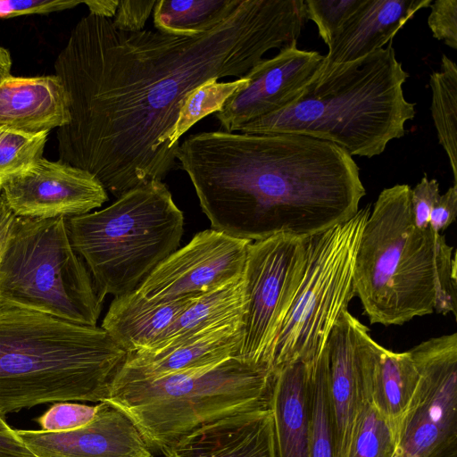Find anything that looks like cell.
<instances>
[{
	"label": "cell",
	"instance_id": "obj_1",
	"mask_svg": "<svg viewBox=\"0 0 457 457\" xmlns=\"http://www.w3.org/2000/svg\"><path fill=\"white\" fill-rule=\"evenodd\" d=\"M305 21L303 0H242L194 37L120 31L89 13L54 63L71 115L56 132L60 161L117 198L162 181L178 166L170 145L185 97L208 80L245 77L268 51L296 42Z\"/></svg>",
	"mask_w": 457,
	"mask_h": 457
},
{
	"label": "cell",
	"instance_id": "obj_2",
	"mask_svg": "<svg viewBox=\"0 0 457 457\" xmlns=\"http://www.w3.org/2000/svg\"><path fill=\"white\" fill-rule=\"evenodd\" d=\"M212 229L251 242L308 237L356 214L360 170L340 146L297 134H192L176 150Z\"/></svg>",
	"mask_w": 457,
	"mask_h": 457
},
{
	"label": "cell",
	"instance_id": "obj_3",
	"mask_svg": "<svg viewBox=\"0 0 457 457\" xmlns=\"http://www.w3.org/2000/svg\"><path fill=\"white\" fill-rule=\"evenodd\" d=\"M409 77L392 42L357 60L323 62L298 96L278 111L239 128L245 134H297L371 158L403 137L414 118L403 85Z\"/></svg>",
	"mask_w": 457,
	"mask_h": 457
},
{
	"label": "cell",
	"instance_id": "obj_4",
	"mask_svg": "<svg viewBox=\"0 0 457 457\" xmlns=\"http://www.w3.org/2000/svg\"><path fill=\"white\" fill-rule=\"evenodd\" d=\"M127 356L101 327L0 303V413L104 402Z\"/></svg>",
	"mask_w": 457,
	"mask_h": 457
},
{
	"label": "cell",
	"instance_id": "obj_5",
	"mask_svg": "<svg viewBox=\"0 0 457 457\" xmlns=\"http://www.w3.org/2000/svg\"><path fill=\"white\" fill-rule=\"evenodd\" d=\"M411 191L406 184L382 190L362 229L353 286L370 324L403 325L434 312L440 234L415 227Z\"/></svg>",
	"mask_w": 457,
	"mask_h": 457
},
{
	"label": "cell",
	"instance_id": "obj_6",
	"mask_svg": "<svg viewBox=\"0 0 457 457\" xmlns=\"http://www.w3.org/2000/svg\"><path fill=\"white\" fill-rule=\"evenodd\" d=\"M273 371L231 357L153 379L113 381L104 401L162 453L202 426L270 406Z\"/></svg>",
	"mask_w": 457,
	"mask_h": 457
},
{
	"label": "cell",
	"instance_id": "obj_7",
	"mask_svg": "<svg viewBox=\"0 0 457 457\" xmlns=\"http://www.w3.org/2000/svg\"><path fill=\"white\" fill-rule=\"evenodd\" d=\"M66 226L73 249L104 299L137 290L179 249L184 216L167 186L151 180L101 211L66 219Z\"/></svg>",
	"mask_w": 457,
	"mask_h": 457
},
{
	"label": "cell",
	"instance_id": "obj_8",
	"mask_svg": "<svg viewBox=\"0 0 457 457\" xmlns=\"http://www.w3.org/2000/svg\"><path fill=\"white\" fill-rule=\"evenodd\" d=\"M103 302L65 218L13 216L0 260L1 303L94 327Z\"/></svg>",
	"mask_w": 457,
	"mask_h": 457
},
{
	"label": "cell",
	"instance_id": "obj_9",
	"mask_svg": "<svg viewBox=\"0 0 457 457\" xmlns=\"http://www.w3.org/2000/svg\"><path fill=\"white\" fill-rule=\"evenodd\" d=\"M369 205L348 220L307 237L303 275L278 331L272 371L286 364L313 363L355 296L357 248Z\"/></svg>",
	"mask_w": 457,
	"mask_h": 457
},
{
	"label": "cell",
	"instance_id": "obj_10",
	"mask_svg": "<svg viewBox=\"0 0 457 457\" xmlns=\"http://www.w3.org/2000/svg\"><path fill=\"white\" fill-rule=\"evenodd\" d=\"M307 237L252 242L243 271L246 297L237 358L272 371L273 348L304 272Z\"/></svg>",
	"mask_w": 457,
	"mask_h": 457
},
{
	"label": "cell",
	"instance_id": "obj_11",
	"mask_svg": "<svg viewBox=\"0 0 457 457\" xmlns=\"http://www.w3.org/2000/svg\"><path fill=\"white\" fill-rule=\"evenodd\" d=\"M419 373L394 457H457V333L409 350Z\"/></svg>",
	"mask_w": 457,
	"mask_h": 457
},
{
	"label": "cell",
	"instance_id": "obj_12",
	"mask_svg": "<svg viewBox=\"0 0 457 457\" xmlns=\"http://www.w3.org/2000/svg\"><path fill=\"white\" fill-rule=\"evenodd\" d=\"M251 241L215 229L195 234L162 261L136 290L155 302L199 296L243 276Z\"/></svg>",
	"mask_w": 457,
	"mask_h": 457
},
{
	"label": "cell",
	"instance_id": "obj_13",
	"mask_svg": "<svg viewBox=\"0 0 457 457\" xmlns=\"http://www.w3.org/2000/svg\"><path fill=\"white\" fill-rule=\"evenodd\" d=\"M0 193L15 216L31 219L80 216L108 200L107 191L93 174L43 157L7 180Z\"/></svg>",
	"mask_w": 457,
	"mask_h": 457
},
{
	"label": "cell",
	"instance_id": "obj_14",
	"mask_svg": "<svg viewBox=\"0 0 457 457\" xmlns=\"http://www.w3.org/2000/svg\"><path fill=\"white\" fill-rule=\"evenodd\" d=\"M324 55L301 50L296 42L284 46L273 57L262 60L245 76L238 88L215 112L227 132L280 110L291 103L323 62Z\"/></svg>",
	"mask_w": 457,
	"mask_h": 457
},
{
	"label": "cell",
	"instance_id": "obj_15",
	"mask_svg": "<svg viewBox=\"0 0 457 457\" xmlns=\"http://www.w3.org/2000/svg\"><path fill=\"white\" fill-rule=\"evenodd\" d=\"M349 312L331 330L320 353L326 372L327 402L334 457H347L358 406L365 353L372 337Z\"/></svg>",
	"mask_w": 457,
	"mask_h": 457
},
{
	"label": "cell",
	"instance_id": "obj_16",
	"mask_svg": "<svg viewBox=\"0 0 457 457\" xmlns=\"http://www.w3.org/2000/svg\"><path fill=\"white\" fill-rule=\"evenodd\" d=\"M93 420L67 432L16 429L37 457H152L131 420L106 402Z\"/></svg>",
	"mask_w": 457,
	"mask_h": 457
},
{
	"label": "cell",
	"instance_id": "obj_17",
	"mask_svg": "<svg viewBox=\"0 0 457 457\" xmlns=\"http://www.w3.org/2000/svg\"><path fill=\"white\" fill-rule=\"evenodd\" d=\"M162 453L164 457H278L270 406L202 426Z\"/></svg>",
	"mask_w": 457,
	"mask_h": 457
},
{
	"label": "cell",
	"instance_id": "obj_18",
	"mask_svg": "<svg viewBox=\"0 0 457 457\" xmlns=\"http://www.w3.org/2000/svg\"><path fill=\"white\" fill-rule=\"evenodd\" d=\"M242 339L240 321L205 330L161 351L130 353L113 381L153 379L214 366L237 357Z\"/></svg>",
	"mask_w": 457,
	"mask_h": 457
},
{
	"label": "cell",
	"instance_id": "obj_19",
	"mask_svg": "<svg viewBox=\"0 0 457 457\" xmlns=\"http://www.w3.org/2000/svg\"><path fill=\"white\" fill-rule=\"evenodd\" d=\"M70 120L68 94L56 74L11 76L0 84V128L37 135Z\"/></svg>",
	"mask_w": 457,
	"mask_h": 457
},
{
	"label": "cell",
	"instance_id": "obj_20",
	"mask_svg": "<svg viewBox=\"0 0 457 457\" xmlns=\"http://www.w3.org/2000/svg\"><path fill=\"white\" fill-rule=\"evenodd\" d=\"M432 0H362L336 32L327 62L357 60L383 48L415 13Z\"/></svg>",
	"mask_w": 457,
	"mask_h": 457
},
{
	"label": "cell",
	"instance_id": "obj_21",
	"mask_svg": "<svg viewBox=\"0 0 457 457\" xmlns=\"http://www.w3.org/2000/svg\"><path fill=\"white\" fill-rule=\"evenodd\" d=\"M312 363L296 361L273 370L270 409L278 457H310V381Z\"/></svg>",
	"mask_w": 457,
	"mask_h": 457
},
{
	"label": "cell",
	"instance_id": "obj_22",
	"mask_svg": "<svg viewBox=\"0 0 457 457\" xmlns=\"http://www.w3.org/2000/svg\"><path fill=\"white\" fill-rule=\"evenodd\" d=\"M419 380L409 353L390 351L372 340L365 353L360 387L378 411L400 428Z\"/></svg>",
	"mask_w": 457,
	"mask_h": 457
},
{
	"label": "cell",
	"instance_id": "obj_23",
	"mask_svg": "<svg viewBox=\"0 0 457 457\" xmlns=\"http://www.w3.org/2000/svg\"><path fill=\"white\" fill-rule=\"evenodd\" d=\"M196 297L155 302L135 290L114 297L101 328L128 353L142 351L149 347Z\"/></svg>",
	"mask_w": 457,
	"mask_h": 457
},
{
	"label": "cell",
	"instance_id": "obj_24",
	"mask_svg": "<svg viewBox=\"0 0 457 457\" xmlns=\"http://www.w3.org/2000/svg\"><path fill=\"white\" fill-rule=\"evenodd\" d=\"M245 304L242 276L197 296L149 347L142 351H161L205 330L243 321Z\"/></svg>",
	"mask_w": 457,
	"mask_h": 457
},
{
	"label": "cell",
	"instance_id": "obj_25",
	"mask_svg": "<svg viewBox=\"0 0 457 457\" xmlns=\"http://www.w3.org/2000/svg\"><path fill=\"white\" fill-rule=\"evenodd\" d=\"M242 0H156L157 30L184 37L208 32L225 21Z\"/></svg>",
	"mask_w": 457,
	"mask_h": 457
},
{
	"label": "cell",
	"instance_id": "obj_26",
	"mask_svg": "<svg viewBox=\"0 0 457 457\" xmlns=\"http://www.w3.org/2000/svg\"><path fill=\"white\" fill-rule=\"evenodd\" d=\"M431 115L440 145L445 151L454 184L457 181V65L442 55L438 71L430 74Z\"/></svg>",
	"mask_w": 457,
	"mask_h": 457
},
{
	"label": "cell",
	"instance_id": "obj_27",
	"mask_svg": "<svg viewBox=\"0 0 457 457\" xmlns=\"http://www.w3.org/2000/svg\"><path fill=\"white\" fill-rule=\"evenodd\" d=\"M399 428L386 420L360 387L347 457H394Z\"/></svg>",
	"mask_w": 457,
	"mask_h": 457
},
{
	"label": "cell",
	"instance_id": "obj_28",
	"mask_svg": "<svg viewBox=\"0 0 457 457\" xmlns=\"http://www.w3.org/2000/svg\"><path fill=\"white\" fill-rule=\"evenodd\" d=\"M246 84L247 79L245 77L227 82L212 79L192 90L180 105L170 137V148L177 149L181 136L204 117L219 112L225 102Z\"/></svg>",
	"mask_w": 457,
	"mask_h": 457
},
{
	"label": "cell",
	"instance_id": "obj_29",
	"mask_svg": "<svg viewBox=\"0 0 457 457\" xmlns=\"http://www.w3.org/2000/svg\"><path fill=\"white\" fill-rule=\"evenodd\" d=\"M309 420L310 457H334L327 402L326 372L320 355L312 365Z\"/></svg>",
	"mask_w": 457,
	"mask_h": 457
},
{
	"label": "cell",
	"instance_id": "obj_30",
	"mask_svg": "<svg viewBox=\"0 0 457 457\" xmlns=\"http://www.w3.org/2000/svg\"><path fill=\"white\" fill-rule=\"evenodd\" d=\"M48 133L29 135L0 128V187L42 157Z\"/></svg>",
	"mask_w": 457,
	"mask_h": 457
},
{
	"label": "cell",
	"instance_id": "obj_31",
	"mask_svg": "<svg viewBox=\"0 0 457 457\" xmlns=\"http://www.w3.org/2000/svg\"><path fill=\"white\" fill-rule=\"evenodd\" d=\"M436 287L434 312L446 315H457V266L456 254L444 235L436 242Z\"/></svg>",
	"mask_w": 457,
	"mask_h": 457
},
{
	"label": "cell",
	"instance_id": "obj_32",
	"mask_svg": "<svg viewBox=\"0 0 457 457\" xmlns=\"http://www.w3.org/2000/svg\"><path fill=\"white\" fill-rule=\"evenodd\" d=\"M362 0H307L306 20L312 21L320 37L328 46L336 32Z\"/></svg>",
	"mask_w": 457,
	"mask_h": 457
},
{
	"label": "cell",
	"instance_id": "obj_33",
	"mask_svg": "<svg viewBox=\"0 0 457 457\" xmlns=\"http://www.w3.org/2000/svg\"><path fill=\"white\" fill-rule=\"evenodd\" d=\"M97 406L70 402L54 403L36 419L46 432H67L89 423L96 415Z\"/></svg>",
	"mask_w": 457,
	"mask_h": 457
},
{
	"label": "cell",
	"instance_id": "obj_34",
	"mask_svg": "<svg viewBox=\"0 0 457 457\" xmlns=\"http://www.w3.org/2000/svg\"><path fill=\"white\" fill-rule=\"evenodd\" d=\"M428 25L433 37L457 49V0H436L429 5Z\"/></svg>",
	"mask_w": 457,
	"mask_h": 457
},
{
	"label": "cell",
	"instance_id": "obj_35",
	"mask_svg": "<svg viewBox=\"0 0 457 457\" xmlns=\"http://www.w3.org/2000/svg\"><path fill=\"white\" fill-rule=\"evenodd\" d=\"M439 184L436 179L424 176L411 191V209L414 225L420 230L429 228V217L437 201Z\"/></svg>",
	"mask_w": 457,
	"mask_h": 457
},
{
	"label": "cell",
	"instance_id": "obj_36",
	"mask_svg": "<svg viewBox=\"0 0 457 457\" xmlns=\"http://www.w3.org/2000/svg\"><path fill=\"white\" fill-rule=\"evenodd\" d=\"M156 0H119L113 17V26L125 32L143 30L147 19L154 11Z\"/></svg>",
	"mask_w": 457,
	"mask_h": 457
},
{
	"label": "cell",
	"instance_id": "obj_37",
	"mask_svg": "<svg viewBox=\"0 0 457 457\" xmlns=\"http://www.w3.org/2000/svg\"><path fill=\"white\" fill-rule=\"evenodd\" d=\"M83 4L74 0H0V18L46 14Z\"/></svg>",
	"mask_w": 457,
	"mask_h": 457
},
{
	"label": "cell",
	"instance_id": "obj_38",
	"mask_svg": "<svg viewBox=\"0 0 457 457\" xmlns=\"http://www.w3.org/2000/svg\"><path fill=\"white\" fill-rule=\"evenodd\" d=\"M456 215L457 184H454L444 195H440L434 204L429 217V228L441 234L455 220Z\"/></svg>",
	"mask_w": 457,
	"mask_h": 457
},
{
	"label": "cell",
	"instance_id": "obj_39",
	"mask_svg": "<svg viewBox=\"0 0 457 457\" xmlns=\"http://www.w3.org/2000/svg\"><path fill=\"white\" fill-rule=\"evenodd\" d=\"M0 457H37L0 413Z\"/></svg>",
	"mask_w": 457,
	"mask_h": 457
},
{
	"label": "cell",
	"instance_id": "obj_40",
	"mask_svg": "<svg viewBox=\"0 0 457 457\" xmlns=\"http://www.w3.org/2000/svg\"><path fill=\"white\" fill-rule=\"evenodd\" d=\"M89 13L99 17L112 19L114 17L119 4V0H90L83 1Z\"/></svg>",
	"mask_w": 457,
	"mask_h": 457
},
{
	"label": "cell",
	"instance_id": "obj_41",
	"mask_svg": "<svg viewBox=\"0 0 457 457\" xmlns=\"http://www.w3.org/2000/svg\"><path fill=\"white\" fill-rule=\"evenodd\" d=\"M13 213L7 206L3 195L0 193V260L8 237Z\"/></svg>",
	"mask_w": 457,
	"mask_h": 457
},
{
	"label": "cell",
	"instance_id": "obj_42",
	"mask_svg": "<svg viewBox=\"0 0 457 457\" xmlns=\"http://www.w3.org/2000/svg\"><path fill=\"white\" fill-rule=\"evenodd\" d=\"M12 58L10 52L0 46V84L11 77Z\"/></svg>",
	"mask_w": 457,
	"mask_h": 457
},
{
	"label": "cell",
	"instance_id": "obj_43",
	"mask_svg": "<svg viewBox=\"0 0 457 457\" xmlns=\"http://www.w3.org/2000/svg\"><path fill=\"white\" fill-rule=\"evenodd\" d=\"M152 457H154V456H152Z\"/></svg>",
	"mask_w": 457,
	"mask_h": 457
}]
</instances>
